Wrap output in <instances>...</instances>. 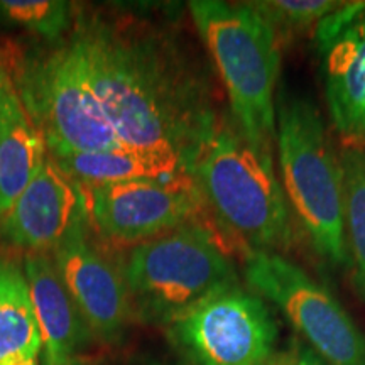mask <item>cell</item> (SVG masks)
<instances>
[{"label":"cell","mask_w":365,"mask_h":365,"mask_svg":"<svg viewBox=\"0 0 365 365\" xmlns=\"http://www.w3.org/2000/svg\"><path fill=\"white\" fill-rule=\"evenodd\" d=\"M73 41L125 148L170 153L193 168L223 117L212 73L173 22L95 12Z\"/></svg>","instance_id":"cell-1"},{"label":"cell","mask_w":365,"mask_h":365,"mask_svg":"<svg viewBox=\"0 0 365 365\" xmlns=\"http://www.w3.org/2000/svg\"><path fill=\"white\" fill-rule=\"evenodd\" d=\"M193 180L217 234L247 252L281 254L296 240L274 150L250 144L225 115L193 168Z\"/></svg>","instance_id":"cell-2"},{"label":"cell","mask_w":365,"mask_h":365,"mask_svg":"<svg viewBox=\"0 0 365 365\" xmlns=\"http://www.w3.org/2000/svg\"><path fill=\"white\" fill-rule=\"evenodd\" d=\"M276 154L282 190L301 235L323 264L346 269L344 170L313 100L277 90Z\"/></svg>","instance_id":"cell-3"},{"label":"cell","mask_w":365,"mask_h":365,"mask_svg":"<svg viewBox=\"0 0 365 365\" xmlns=\"http://www.w3.org/2000/svg\"><path fill=\"white\" fill-rule=\"evenodd\" d=\"M191 19L217 68L230 118L257 148L276 149V95L282 43L247 2L191 0Z\"/></svg>","instance_id":"cell-4"},{"label":"cell","mask_w":365,"mask_h":365,"mask_svg":"<svg viewBox=\"0 0 365 365\" xmlns=\"http://www.w3.org/2000/svg\"><path fill=\"white\" fill-rule=\"evenodd\" d=\"M120 271L134 314L163 327L208 296L240 284L225 242L205 223H188L134 245Z\"/></svg>","instance_id":"cell-5"},{"label":"cell","mask_w":365,"mask_h":365,"mask_svg":"<svg viewBox=\"0 0 365 365\" xmlns=\"http://www.w3.org/2000/svg\"><path fill=\"white\" fill-rule=\"evenodd\" d=\"M11 80L53 156L125 148L95 95L73 38L51 51L26 56Z\"/></svg>","instance_id":"cell-6"},{"label":"cell","mask_w":365,"mask_h":365,"mask_svg":"<svg viewBox=\"0 0 365 365\" xmlns=\"http://www.w3.org/2000/svg\"><path fill=\"white\" fill-rule=\"evenodd\" d=\"M244 281L279 309L301 340L328 365H365V333L335 294L298 264L282 254L247 252Z\"/></svg>","instance_id":"cell-7"},{"label":"cell","mask_w":365,"mask_h":365,"mask_svg":"<svg viewBox=\"0 0 365 365\" xmlns=\"http://www.w3.org/2000/svg\"><path fill=\"white\" fill-rule=\"evenodd\" d=\"M166 335L188 365H267L279 327L267 301L240 282L180 314Z\"/></svg>","instance_id":"cell-8"},{"label":"cell","mask_w":365,"mask_h":365,"mask_svg":"<svg viewBox=\"0 0 365 365\" xmlns=\"http://www.w3.org/2000/svg\"><path fill=\"white\" fill-rule=\"evenodd\" d=\"M83 190L90 222L105 239L117 244L137 245L188 223L213 228L193 176L135 180Z\"/></svg>","instance_id":"cell-9"},{"label":"cell","mask_w":365,"mask_h":365,"mask_svg":"<svg viewBox=\"0 0 365 365\" xmlns=\"http://www.w3.org/2000/svg\"><path fill=\"white\" fill-rule=\"evenodd\" d=\"M313 39L333 129L346 144H365V2H341Z\"/></svg>","instance_id":"cell-10"},{"label":"cell","mask_w":365,"mask_h":365,"mask_svg":"<svg viewBox=\"0 0 365 365\" xmlns=\"http://www.w3.org/2000/svg\"><path fill=\"white\" fill-rule=\"evenodd\" d=\"M85 190L49 156L16 203L0 217V240L27 252L58 249L88 227Z\"/></svg>","instance_id":"cell-11"},{"label":"cell","mask_w":365,"mask_h":365,"mask_svg":"<svg viewBox=\"0 0 365 365\" xmlns=\"http://www.w3.org/2000/svg\"><path fill=\"white\" fill-rule=\"evenodd\" d=\"M51 257L91 336L117 340L134 317L120 267L90 244L86 228L54 249Z\"/></svg>","instance_id":"cell-12"},{"label":"cell","mask_w":365,"mask_h":365,"mask_svg":"<svg viewBox=\"0 0 365 365\" xmlns=\"http://www.w3.org/2000/svg\"><path fill=\"white\" fill-rule=\"evenodd\" d=\"M24 276L43 340V365H78L91 333L68 294L53 257L27 252Z\"/></svg>","instance_id":"cell-13"},{"label":"cell","mask_w":365,"mask_h":365,"mask_svg":"<svg viewBox=\"0 0 365 365\" xmlns=\"http://www.w3.org/2000/svg\"><path fill=\"white\" fill-rule=\"evenodd\" d=\"M54 163L81 188L113 185L135 180H170L191 176L175 154L161 150L112 149L91 153L49 154Z\"/></svg>","instance_id":"cell-14"},{"label":"cell","mask_w":365,"mask_h":365,"mask_svg":"<svg viewBox=\"0 0 365 365\" xmlns=\"http://www.w3.org/2000/svg\"><path fill=\"white\" fill-rule=\"evenodd\" d=\"M48 158V148L16 88L0 105V217L16 203Z\"/></svg>","instance_id":"cell-15"},{"label":"cell","mask_w":365,"mask_h":365,"mask_svg":"<svg viewBox=\"0 0 365 365\" xmlns=\"http://www.w3.org/2000/svg\"><path fill=\"white\" fill-rule=\"evenodd\" d=\"M43 340L24 271L0 257V365H39Z\"/></svg>","instance_id":"cell-16"},{"label":"cell","mask_w":365,"mask_h":365,"mask_svg":"<svg viewBox=\"0 0 365 365\" xmlns=\"http://www.w3.org/2000/svg\"><path fill=\"white\" fill-rule=\"evenodd\" d=\"M345 180V230L354 286L365 303V144H346L340 153Z\"/></svg>","instance_id":"cell-17"},{"label":"cell","mask_w":365,"mask_h":365,"mask_svg":"<svg viewBox=\"0 0 365 365\" xmlns=\"http://www.w3.org/2000/svg\"><path fill=\"white\" fill-rule=\"evenodd\" d=\"M247 4L276 31L281 43L289 36L314 31L319 22L341 6L335 0H254Z\"/></svg>","instance_id":"cell-18"},{"label":"cell","mask_w":365,"mask_h":365,"mask_svg":"<svg viewBox=\"0 0 365 365\" xmlns=\"http://www.w3.org/2000/svg\"><path fill=\"white\" fill-rule=\"evenodd\" d=\"M0 14L48 41H58L71 24V7L63 0H0Z\"/></svg>","instance_id":"cell-19"},{"label":"cell","mask_w":365,"mask_h":365,"mask_svg":"<svg viewBox=\"0 0 365 365\" xmlns=\"http://www.w3.org/2000/svg\"><path fill=\"white\" fill-rule=\"evenodd\" d=\"M267 365H328L303 340H289L287 346L274 355Z\"/></svg>","instance_id":"cell-20"},{"label":"cell","mask_w":365,"mask_h":365,"mask_svg":"<svg viewBox=\"0 0 365 365\" xmlns=\"http://www.w3.org/2000/svg\"><path fill=\"white\" fill-rule=\"evenodd\" d=\"M14 90V85H12V80H11V75H9V71L6 70V65H4V61L0 59V105L6 102V98L9 97V93Z\"/></svg>","instance_id":"cell-21"},{"label":"cell","mask_w":365,"mask_h":365,"mask_svg":"<svg viewBox=\"0 0 365 365\" xmlns=\"http://www.w3.org/2000/svg\"><path fill=\"white\" fill-rule=\"evenodd\" d=\"M143 365H170V364L163 362V360H158V359H148V360H144Z\"/></svg>","instance_id":"cell-22"}]
</instances>
